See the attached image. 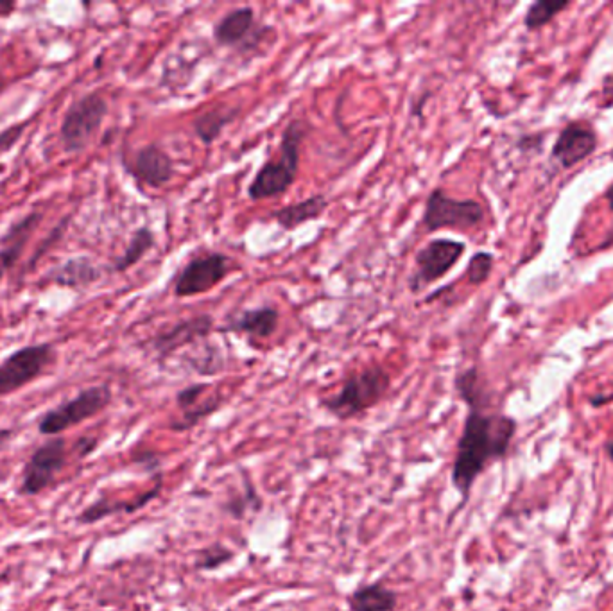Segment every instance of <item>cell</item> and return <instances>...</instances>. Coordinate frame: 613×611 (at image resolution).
<instances>
[{
	"instance_id": "30",
	"label": "cell",
	"mask_w": 613,
	"mask_h": 611,
	"mask_svg": "<svg viewBox=\"0 0 613 611\" xmlns=\"http://www.w3.org/2000/svg\"><path fill=\"white\" fill-rule=\"evenodd\" d=\"M76 447H78L79 456H88V454H92L94 452L95 447H97V438H81L78 443H76Z\"/></svg>"
},
{
	"instance_id": "14",
	"label": "cell",
	"mask_w": 613,
	"mask_h": 611,
	"mask_svg": "<svg viewBox=\"0 0 613 611\" xmlns=\"http://www.w3.org/2000/svg\"><path fill=\"white\" fill-rule=\"evenodd\" d=\"M162 486H164V481L162 477H158L151 490L144 491L133 499L117 500L101 497L92 504H88L87 508L76 517V522L81 525H92L101 522L104 518L115 517V515H133L140 509L146 508L147 504H151L153 500L158 499L162 493Z\"/></svg>"
},
{
	"instance_id": "7",
	"label": "cell",
	"mask_w": 613,
	"mask_h": 611,
	"mask_svg": "<svg viewBox=\"0 0 613 611\" xmlns=\"http://www.w3.org/2000/svg\"><path fill=\"white\" fill-rule=\"evenodd\" d=\"M467 244L449 237H438L420 248L415 257V271L409 276V291L420 294L449 275L463 259Z\"/></svg>"
},
{
	"instance_id": "24",
	"label": "cell",
	"mask_w": 613,
	"mask_h": 611,
	"mask_svg": "<svg viewBox=\"0 0 613 611\" xmlns=\"http://www.w3.org/2000/svg\"><path fill=\"white\" fill-rule=\"evenodd\" d=\"M570 8L569 0H538L527 9L524 26L527 31H536L540 27L551 24L562 11Z\"/></svg>"
},
{
	"instance_id": "26",
	"label": "cell",
	"mask_w": 613,
	"mask_h": 611,
	"mask_svg": "<svg viewBox=\"0 0 613 611\" xmlns=\"http://www.w3.org/2000/svg\"><path fill=\"white\" fill-rule=\"evenodd\" d=\"M493 260L492 253L488 251H479L472 255V259L468 260L467 266V282L470 285H483L490 275H492Z\"/></svg>"
},
{
	"instance_id": "11",
	"label": "cell",
	"mask_w": 613,
	"mask_h": 611,
	"mask_svg": "<svg viewBox=\"0 0 613 611\" xmlns=\"http://www.w3.org/2000/svg\"><path fill=\"white\" fill-rule=\"evenodd\" d=\"M216 328V319L212 314H198L194 318L182 319L167 330L158 332L151 339V348L160 359H167L183 346L196 345L201 339H207Z\"/></svg>"
},
{
	"instance_id": "35",
	"label": "cell",
	"mask_w": 613,
	"mask_h": 611,
	"mask_svg": "<svg viewBox=\"0 0 613 611\" xmlns=\"http://www.w3.org/2000/svg\"><path fill=\"white\" fill-rule=\"evenodd\" d=\"M608 454H610V457H612L613 461V441L612 443H610V445H608Z\"/></svg>"
},
{
	"instance_id": "9",
	"label": "cell",
	"mask_w": 613,
	"mask_h": 611,
	"mask_svg": "<svg viewBox=\"0 0 613 611\" xmlns=\"http://www.w3.org/2000/svg\"><path fill=\"white\" fill-rule=\"evenodd\" d=\"M234 271V260L225 253L208 251L190 259L174 278L173 293L176 298H192L210 293Z\"/></svg>"
},
{
	"instance_id": "32",
	"label": "cell",
	"mask_w": 613,
	"mask_h": 611,
	"mask_svg": "<svg viewBox=\"0 0 613 611\" xmlns=\"http://www.w3.org/2000/svg\"><path fill=\"white\" fill-rule=\"evenodd\" d=\"M13 436H15L13 429H0V454L6 450Z\"/></svg>"
},
{
	"instance_id": "27",
	"label": "cell",
	"mask_w": 613,
	"mask_h": 611,
	"mask_svg": "<svg viewBox=\"0 0 613 611\" xmlns=\"http://www.w3.org/2000/svg\"><path fill=\"white\" fill-rule=\"evenodd\" d=\"M208 384L205 382H196V384H190L187 388L180 389L176 393V405L180 411H189L192 407H196L199 402H203V396L207 393Z\"/></svg>"
},
{
	"instance_id": "16",
	"label": "cell",
	"mask_w": 613,
	"mask_h": 611,
	"mask_svg": "<svg viewBox=\"0 0 613 611\" xmlns=\"http://www.w3.org/2000/svg\"><path fill=\"white\" fill-rule=\"evenodd\" d=\"M280 314L275 307H257V309L242 310L235 318L226 321L219 332L223 334H241V336L255 337V339H268L275 336L278 330Z\"/></svg>"
},
{
	"instance_id": "19",
	"label": "cell",
	"mask_w": 613,
	"mask_h": 611,
	"mask_svg": "<svg viewBox=\"0 0 613 611\" xmlns=\"http://www.w3.org/2000/svg\"><path fill=\"white\" fill-rule=\"evenodd\" d=\"M239 112H241L239 106L235 108L219 104L207 112L199 113L192 121V130L205 146H212L217 138L221 137V133L239 117Z\"/></svg>"
},
{
	"instance_id": "13",
	"label": "cell",
	"mask_w": 613,
	"mask_h": 611,
	"mask_svg": "<svg viewBox=\"0 0 613 611\" xmlns=\"http://www.w3.org/2000/svg\"><path fill=\"white\" fill-rule=\"evenodd\" d=\"M128 171L140 185H147L151 189H162L173 181L176 167L173 158L165 149L158 144H149L139 149L131 158Z\"/></svg>"
},
{
	"instance_id": "20",
	"label": "cell",
	"mask_w": 613,
	"mask_h": 611,
	"mask_svg": "<svg viewBox=\"0 0 613 611\" xmlns=\"http://www.w3.org/2000/svg\"><path fill=\"white\" fill-rule=\"evenodd\" d=\"M397 608V592L382 583L359 586L348 595L350 611H395Z\"/></svg>"
},
{
	"instance_id": "3",
	"label": "cell",
	"mask_w": 613,
	"mask_h": 611,
	"mask_svg": "<svg viewBox=\"0 0 613 611\" xmlns=\"http://www.w3.org/2000/svg\"><path fill=\"white\" fill-rule=\"evenodd\" d=\"M391 388V375L380 364L366 366L346 377L334 395L321 398L320 405L337 420L346 422L379 405Z\"/></svg>"
},
{
	"instance_id": "21",
	"label": "cell",
	"mask_w": 613,
	"mask_h": 611,
	"mask_svg": "<svg viewBox=\"0 0 613 611\" xmlns=\"http://www.w3.org/2000/svg\"><path fill=\"white\" fill-rule=\"evenodd\" d=\"M101 278V269L88 257H74L52 271V282L60 287L81 289L95 284Z\"/></svg>"
},
{
	"instance_id": "31",
	"label": "cell",
	"mask_w": 613,
	"mask_h": 611,
	"mask_svg": "<svg viewBox=\"0 0 613 611\" xmlns=\"http://www.w3.org/2000/svg\"><path fill=\"white\" fill-rule=\"evenodd\" d=\"M135 461L140 465H146V468H151V470H156L160 466V459L155 452H144L142 456L135 457Z\"/></svg>"
},
{
	"instance_id": "18",
	"label": "cell",
	"mask_w": 613,
	"mask_h": 611,
	"mask_svg": "<svg viewBox=\"0 0 613 611\" xmlns=\"http://www.w3.org/2000/svg\"><path fill=\"white\" fill-rule=\"evenodd\" d=\"M42 221V214H29L22 217L17 224H13L6 233V237L2 239L4 248L0 250V282L4 280V276L8 273L11 267L17 264L24 246L27 244V239L31 237V233L35 232L36 226Z\"/></svg>"
},
{
	"instance_id": "8",
	"label": "cell",
	"mask_w": 613,
	"mask_h": 611,
	"mask_svg": "<svg viewBox=\"0 0 613 611\" xmlns=\"http://www.w3.org/2000/svg\"><path fill=\"white\" fill-rule=\"evenodd\" d=\"M54 361L56 350L52 343L24 346L17 352L9 353L0 362V396H8L26 388L27 384L42 377Z\"/></svg>"
},
{
	"instance_id": "1",
	"label": "cell",
	"mask_w": 613,
	"mask_h": 611,
	"mask_svg": "<svg viewBox=\"0 0 613 611\" xmlns=\"http://www.w3.org/2000/svg\"><path fill=\"white\" fill-rule=\"evenodd\" d=\"M515 431L517 423L510 416L483 413L481 407H470L450 474L452 486L459 491L463 502H467L486 466L506 456Z\"/></svg>"
},
{
	"instance_id": "4",
	"label": "cell",
	"mask_w": 613,
	"mask_h": 611,
	"mask_svg": "<svg viewBox=\"0 0 613 611\" xmlns=\"http://www.w3.org/2000/svg\"><path fill=\"white\" fill-rule=\"evenodd\" d=\"M112 398V389L106 384L83 389L74 398L49 409L38 422V432L42 436L56 438L72 427H78L97 414L103 413L104 409L112 404Z\"/></svg>"
},
{
	"instance_id": "34",
	"label": "cell",
	"mask_w": 613,
	"mask_h": 611,
	"mask_svg": "<svg viewBox=\"0 0 613 611\" xmlns=\"http://www.w3.org/2000/svg\"><path fill=\"white\" fill-rule=\"evenodd\" d=\"M605 199L608 201V207H610V210L613 212V181L610 183V187L606 189Z\"/></svg>"
},
{
	"instance_id": "5",
	"label": "cell",
	"mask_w": 613,
	"mask_h": 611,
	"mask_svg": "<svg viewBox=\"0 0 613 611\" xmlns=\"http://www.w3.org/2000/svg\"><path fill=\"white\" fill-rule=\"evenodd\" d=\"M108 110V101L97 92L83 95L76 103L70 104L61 121L60 140L63 149L70 155H76L88 147L92 138L101 130Z\"/></svg>"
},
{
	"instance_id": "12",
	"label": "cell",
	"mask_w": 613,
	"mask_h": 611,
	"mask_svg": "<svg viewBox=\"0 0 613 611\" xmlns=\"http://www.w3.org/2000/svg\"><path fill=\"white\" fill-rule=\"evenodd\" d=\"M597 133L587 122H570L554 142L551 158L562 169H570L585 162L597 149Z\"/></svg>"
},
{
	"instance_id": "6",
	"label": "cell",
	"mask_w": 613,
	"mask_h": 611,
	"mask_svg": "<svg viewBox=\"0 0 613 611\" xmlns=\"http://www.w3.org/2000/svg\"><path fill=\"white\" fill-rule=\"evenodd\" d=\"M484 207L475 199H456L445 190L434 189L425 199L422 226L425 232L438 230H472L484 223Z\"/></svg>"
},
{
	"instance_id": "22",
	"label": "cell",
	"mask_w": 613,
	"mask_h": 611,
	"mask_svg": "<svg viewBox=\"0 0 613 611\" xmlns=\"http://www.w3.org/2000/svg\"><path fill=\"white\" fill-rule=\"evenodd\" d=\"M156 237L155 232L147 226H142L137 232L131 235L130 242L126 246V250L122 253L119 259H115L112 269L115 273H124L133 266H137L140 260L146 257L149 251L155 248Z\"/></svg>"
},
{
	"instance_id": "23",
	"label": "cell",
	"mask_w": 613,
	"mask_h": 611,
	"mask_svg": "<svg viewBox=\"0 0 613 611\" xmlns=\"http://www.w3.org/2000/svg\"><path fill=\"white\" fill-rule=\"evenodd\" d=\"M223 405V396L219 393L207 396V400L199 402L196 407H192L189 411H183L182 416L178 420H173L169 429L174 432H187L194 427H198L199 423L207 420L210 414L216 413Z\"/></svg>"
},
{
	"instance_id": "15",
	"label": "cell",
	"mask_w": 613,
	"mask_h": 611,
	"mask_svg": "<svg viewBox=\"0 0 613 611\" xmlns=\"http://www.w3.org/2000/svg\"><path fill=\"white\" fill-rule=\"evenodd\" d=\"M255 33H257L255 9L250 6L232 9L225 17L217 20L212 31L217 45L230 49L239 47L242 51L250 49V40Z\"/></svg>"
},
{
	"instance_id": "2",
	"label": "cell",
	"mask_w": 613,
	"mask_h": 611,
	"mask_svg": "<svg viewBox=\"0 0 613 611\" xmlns=\"http://www.w3.org/2000/svg\"><path fill=\"white\" fill-rule=\"evenodd\" d=\"M309 128V122L303 119H293L285 126L277 158L260 165L248 185L246 192L251 201L280 198L293 187L300 169V147L309 135Z\"/></svg>"
},
{
	"instance_id": "28",
	"label": "cell",
	"mask_w": 613,
	"mask_h": 611,
	"mask_svg": "<svg viewBox=\"0 0 613 611\" xmlns=\"http://www.w3.org/2000/svg\"><path fill=\"white\" fill-rule=\"evenodd\" d=\"M251 500L260 502L259 497H257V491L253 490L251 482L246 481V493H244V497H241V499H239V497H234V499L228 500L225 504V511L234 518H242L244 517V513L248 511V508H251Z\"/></svg>"
},
{
	"instance_id": "17",
	"label": "cell",
	"mask_w": 613,
	"mask_h": 611,
	"mask_svg": "<svg viewBox=\"0 0 613 611\" xmlns=\"http://www.w3.org/2000/svg\"><path fill=\"white\" fill-rule=\"evenodd\" d=\"M329 207V199L325 198L323 194H316V196L302 199L298 203H291V205L278 208L271 214V219L285 232H294L302 224L311 223V221L323 217Z\"/></svg>"
},
{
	"instance_id": "29",
	"label": "cell",
	"mask_w": 613,
	"mask_h": 611,
	"mask_svg": "<svg viewBox=\"0 0 613 611\" xmlns=\"http://www.w3.org/2000/svg\"><path fill=\"white\" fill-rule=\"evenodd\" d=\"M24 128H26V124H15V126H9L0 133V155L17 144L20 137L24 135Z\"/></svg>"
},
{
	"instance_id": "10",
	"label": "cell",
	"mask_w": 613,
	"mask_h": 611,
	"mask_svg": "<svg viewBox=\"0 0 613 611\" xmlns=\"http://www.w3.org/2000/svg\"><path fill=\"white\" fill-rule=\"evenodd\" d=\"M67 459H69L67 439L60 436L47 439L27 459L22 470L20 493L26 497H36L49 490L56 482V477L65 470Z\"/></svg>"
},
{
	"instance_id": "25",
	"label": "cell",
	"mask_w": 613,
	"mask_h": 611,
	"mask_svg": "<svg viewBox=\"0 0 613 611\" xmlns=\"http://www.w3.org/2000/svg\"><path fill=\"white\" fill-rule=\"evenodd\" d=\"M235 552L226 547L225 543H212L196 554L194 570L198 572H214L234 560Z\"/></svg>"
},
{
	"instance_id": "33",
	"label": "cell",
	"mask_w": 613,
	"mask_h": 611,
	"mask_svg": "<svg viewBox=\"0 0 613 611\" xmlns=\"http://www.w3.org/2000/svg\"><path fill=\"white\" fill-rule=\"evenodd\" d=\"M603 101H605V103H603L605 108H610V106L613 104V85H610L608 81H605V87H603Z\"/></svg>"
}]
</instances>
